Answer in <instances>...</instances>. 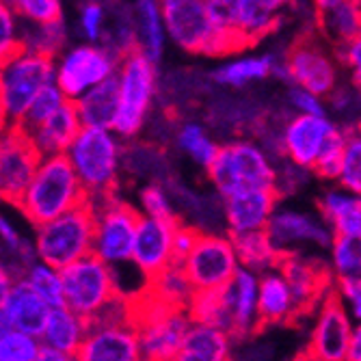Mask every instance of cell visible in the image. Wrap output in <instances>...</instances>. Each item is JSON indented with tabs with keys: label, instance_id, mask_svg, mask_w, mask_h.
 Here are the masks:
<instances>
[{
	"label": "cell",
	"instance_id": "cell-1",
	"mask_svg": "<svg viewBox=\"0 0 361 361\" xmlns=\"http://www.w3.org/2000/svg\"><path fill=\"white\" fill-rule=\"evenodd\" d=\"M85 202H89V195L68 156L61 154L42 158L18 208L32 225L39 227L82 206Z\"/></svg>",
	"mask_w": 361,
	"mask_h": 361
},
{
	"label": "cell",
	"instance_id": "cell-2",
	"mask_svg": "<svg viewBox=\"0 0 361 361\" xmlns=\"http://www.w3.org/2000/svg\"><path fill=\"white\" fill-rule=\"evenodd\" d=\"M65 156L87 190L89 202L97 204L117 195L115 190L123 169V145L113 130L82 128Z\"/></svg>",
	"mask_w": 361,
	"mask_h": 361
},
{
	"label": "cell",
	"instance_id": "cell-3",
	"mask_svg": "<svg viewBox=\"0 0 361 361\" xmlns=\"http://www.w3.org/2000/svg\"><path fill=\"white\" fill-rule=\"evenodd\" d=\"M206 171L221 200L240 190L277 188V169L269 152L247 139H236L221 145L216 158Z\"/></svg>",
	"mask_w": 361,
	"mask_h": 361
},
{
	"label": "cell",
	"instance_id": "cell-4",
	"mask_svg": "<svg viewBox=\"0 0 361 361\" xmlns=\"http://www.w3.org/2000/svg\"><path fill=\"white\" fill-rule=\"evenodd\" d=\"M160 13L167 37L184 52L225 56L245 48L234 35L214 26L204 0H165L160 3Z\"/></svg>",
	"mask_w": 361,
	"mask_h": 361
},
{
	"label": "cell",
	"instance_id": "cell-5",
	"mask_svg": "<svg viewBox=\"0 0 361 361\" xmlns=\"http://www.w3.org/2000/svg\"><path fill=\"white\" fill-rule=\"evenodd\" d=\"M95 208L91 202L65 212L63 216L35 227V255L52 269H68L87 255H93Z\"/></svg>",
	"mask_w": 361,
	"mask_h": 361
},
{
	"label": "cell",
	"instance_id": "cell-6",
	"mask_svg": "<svg viewBox=\"0 0 361 361\" xmlns=\"http://www.w3.org/2000/svg\"><path fill=\"white\" fill-rule=\"evenodd\" d=\"M130 318L139 334L145 361H173L192 324L186 310L160 303L145 290L130 299Z\"/></svg>",
	"mask_w": 361,
	"mask_h": 361
},
{
	"label": "cell",
	"instance_id": "cell-7",
	"mask_svg": "<svg viewBox=\"0 0 361 361\" xmlns=\"http://www.w3.org/2000/svg\"><path fill=\"white\" fill-rule=\"evenodd\" d=\"M117 80L119 113L113 126V133L119 141L135 139L147 121L149 109L158 91L156 65L141 50H133L121 59Z\"/></svg>",
	"mask_w": 361,
	"mask_h": 361
},
{
	"label": "cell",
	"instance_id": "cell-8",
	"mask_svg": "<svg viewBox=\"0 0 361 361\" xmlns=\"http://www.w3.org/2000/svg\"><path fill=\"white\" fill-rule=\"evenodd\" d=\"M54 85V59L20 50L0 65V89L11 126H20L37 100V95Z\"/></svg>",
	"mask_w": 361,
	"mask_h": 361
},
{
	"label": "cell",
	"instance_id": "cell-9",
	"mask_svg": "<svg viewBox=\"0 0 361 361\" xmlns=\"http://www.w3.org/2000/svg\"><path fill=\"white\" fill-rule=\"evenodd\" d=\"M121 59L102 44H78L54 59V85L76 102L87 91L117 76Z\"/></svg>",
	"mask_w": 361,
	"mask_h": 361
},
{
	"label": "cell",
	"instance_id": "cell-10",
	"mask_svg": "<svg viewBox=\"0 0 361 361\" xmlns=\"http://www.w3.org/2000/svg\"><path fill=\"white\" fill-rule=\"evenodd\" d=\"M93 204V202H91ZM95 208V238L93 255L100 257L113 271L133 264V249L141 221V212L117 195L104 202L93 204Z\"/></svg>",
	"mask_w": 361,
	"mask_h": 361
},
{
	"label": "cell",
	"instance_id": "cell-11",
	"mask_svg": "<svg viewBox=\"0 0 361 361\" xmlns=\"http://www.w3.org/2000/svg\"><path fill=\"white\" fill-rule=\"evenodd\" d=\"M63 305L91 320L119 297L115 273L95 255H87L76 264L61 271Z\"/></svg>",
	"mask_w": 361,
	"mask_h": 361
},
{
	"label": "cell",
	"instance_id": "cell-12",
	"mask_svg": "<svg viewBox=\"0 0 361 361\" xmlns=\"http://www.w3.org/2000/svg\"><path fill=\"white\" fill-rule=\"evenodd\" d=\"M290 85L318 97L334 95L338 89V59L314 32H303L292 42L283 56Z\"/></svg>",
	"mask_w": 361,
	"mask_h": 361
},
{
	"label": "cell",
	"instance_id": "cell-13",
	"mask_svg": "<svg viewBox=\"0 0 361 361\" xmlns=\"http://www.w3.org/2000/svg\"><path fill=\"white\" fill-rule=\"evenodd\" d=\"M182 269L195 292H206L227 288L240 271V264L232 238L214 232H202Z\"/></svg>",
	"mask_w": 361,
	"mask_h": 361
},
{
	"label": "cell",
	"instance_id": "cell-14",
	"mask_svg": "<svg viewBox=\"0 0 361 361\" xmlns=\"http://www.w3.org/2000/svg\"><path fill=\"white\" fill-rule=\"evenodd\" d=\"M283 7L279 0H208L214 26L234 32L247 48L279 26Z\"/></svg>",
	"mask_w": 361,
	"mask_h": 361
},
{
	"label": "cell",
	"instance_id": "cell-15",
	"mask_svg": "<svg viewBox=\"0 0 361 361\" xmlns=\"http://www.w3.org/2000/svg\"><path fill=\"white\" fill-rule=\"evenodd\" d=\"M277 273L290 286L294 305H297V318L310 316L334 290L331 267L320 257H307L297 251L281 253Z\"/></svg>",
	"mask_w": 361,
	"mask_h": 361
},
{
	"label": "cell",
	"instance_id": "cell-16",
	"mask_svg": "<svg viewBox=\"0 0 361 361\" xmlns=\"http://www.w3.org/2000/svg\"><path fill=\"white\" fill-rule=\"evenodd\" d=\"M353 329L355 326H353L350 314L334 286V290L326 294L324 301L318 307L312 334H310V344L303 353L305 359L307 361H346Z\"/></svg>",
	"mask_w": 361,
	"mask_h": 361
},
{
	"label": "cell",
	"instance_id": "cell-17",
	"mask_svg": "<svg viewBox=\"0 0 361 361\" xmlns=\"http://www.w3.org/2000/svg\"><path fill=\"white\" fill-rule=\"evenodd\" d=\"M42 162L39 152L20 126L0 135V200L18 206Z\"/></svg>",
	"mask_w": 361,
	"mask_h": 361
},
{
	"label": "cell",
	"instance_id": "cell-18",
	"mask_svg": "<svg viewBox=\"0 0 361 361\" xmlns=\"http://www.w3.org/2000/svg\"><path fill=\"white\" fill-rule=\"evenodd\" d=\"M76 361H145L141 340L133 322L95 324L89 322L85 342L76 350Z\"/></svg>",
	"mask_w": 361,
	"mask_h": 361
},
{
	"label": "cell",
	"instance_id": "cell-19",
	"mask_svg": "<svg viewBox=\"0 0 361 361\" xmlns=\"http://www.w3.org/2000/svg\"><path fill=\"white\" fill-rule=\"evenodd\" d=\"M180 223L182 221L141 216L133 249V264L147 281L173 264V236Z\"/></svg>",
	"mask_w": 361,
	"mask_h": 361
},
{
	"label": "cell",
	"instance_id": "cell-20",
	"mask_svg": "<svg viewBox=\"0 0 361 361\" xmlns=\"http://www.w3.org/2000/svg\"><path fill=\"white\" fill-rule=\"evenodd\" d=\"M338 126L326 117L292 115L283 128V156L299 169H314L316 160Z\"/></svg>",
	"mask_w": 361,
	"mask_h": 361
},
{
	"label": "cell",
	"instance_id": "cell-21",
	"mask_svg": "<svg viewBox=\"0 0 361 361\" xmlns=\"http://www.w3.org/2000/svg\"><path fill=\"white\" fill-rule=\"evenodd\" d=\"M277 190H240L223 200V214L229 234L267 232L277 212Z\"/></svg>",
	"mask_w": 361,
	"mask_h": 361
},
{
	"label": "cell",
	"instance_id": "cell-22",
	"mask_svg": "<svg viewBox=\"0 0 361 361\" xmlns=\"http://www.w3.org/2000/svg\"><path fill=\"white\" fill-rule=\"evenodd\" d=\"M267 234L279 253H288L290 247L301 243H310L320 249H331L334 245L331 229L322 219L297 210H277L267 227Z\"/></svg>",
	"mask_w": 361,
	"mask_h": 361
},
{
	"label": "cell",
	"instance_id": "cell-23",
	"mask_svg": "<svg viewBox=\"0 0 361 361\" xmlns=\"http://www.w3.org/2000/svg\"><path fill=\"white\" fill-rule=\"evenodd\" d=\"M50 310L52 307L20 277L7 297L3 310H0V318L7 324V329L39 338L50 316Z\"/></svg>",
	"mask_w": 361,
	"mask_h": 361
},
{
	"label": "cell",
	"instance_id": "cell-24",
	"mask_svg": "<svg viewBox=\"0 0 361 361\" xmlns=\"http://www.w3.org/2000/svg\"><path fill=\"white\" fill-rule=\"evenodd\" d=\"M318 32L336 50H344L361 35V3L348 0H324L314 5Z\"/></svg>",
	"mask_w": 361,
	"mask_h": 361
},
{
	"label": "cell",
	"instance_id": "cell-25",
	"mask_svg": "<svg viewBox=\"0 0 361 361\" xmlns=\"http://www.w3.org/2000/svg\"><path fill=\"white\" fill-rule=\"evenodd\" d=\"M80 130L82 123L78 119L76 106L74 102H68L52 119H48L44 126L30 130L26 135L39 152V156L46 158V156H61L68 152Z\"/></svg>",
	"mask_w": 361,
	"mask_h": 361
},
{
	"label": "cell",
	"instance_id": "cell-26",
	"mask_svg": "<svg viewBox=\"0 0 361 361\" xmlns=\"http://www.w3.org/2000/svg\"><path fill=\"white\" fill-rule=\"evenodd\" d=\"M297 320V305H294L290 286L286 279L273 271L259 277V297H257V324H283Z\"/></svg>",
	"mask_w": 361,
	"mask_h": 361
},
{
	"label": "cell",
	"instance_id": "cell-27",
	"mask_svg": "<svg viewBox=\"0 0 361 361\" xmlns=\"http://www.w3.org/2000/svg\"><path fill=\"white\" fill-rule=\"evenodd\" d=\"M82 128L113 130L119 113V80L117 76L87 91L74 102Z\"/></svg>",
	"mask_w": 361,
	"mask_h": 361
},
{
	"label": "cell",
	"instance_id": "cell-28",
	"mask_svg": "<svg viewBox=\"0 0 361 361\" xmlns=\"http://www.w3.org/2000/svg\"><path fill=\"white\" fill-rule=\"evenodd\" d=\"M318 210L334 236H361V197L331 188L320 197Z\"/></svg>",
	"mask_w": 361,
	"mask_h": 361
},
{
	"label": "cell",
	"instance_id": "cell-29",
	"mask_svg": "<svg viewBox=\"0 0 361 361\" xmlns=\"http://www.w3.org/2000/svg\"><path fill=\"white\" fill-rule=\"evenodd\" d=\"M87 331H89V320L63 305L50 310V316L46 320L39 340L44 348L65 355H76V350L85 342Z\"/></svg>",
	"mask_w": 361,
	"mask_h": 361
},
{
	"label": "cell",
	"instance_id": "cell-30",
	"mask_svg": "<svg viewBox=\"0 0 361 361\" xmlns=\"http://www.w3.org/2000/svg\"><path fill=\"white\" fill-rule=\"evenodd\" d=\"M188 316H190V322L214 326V329H221L232 338L234 334L232 283L221 290L195 292L188 303Z\"/></svg>",
	"mask_w": 361,
	"mask_h": 361
},
{
	"label": "cell",
	"instance_id": "cell-31",
	"mask_svg": "<svg viewBox=\"0 0 361 361\" xmlns=\"http://www.w3.org/2000/svg\"><path fill=\"white\" fill-rule=\"evenodd\" d=\"M232 338L208 324H190L173 361H232Z\"/></svg>",
	"mask_w": 361,
	"mask_h": 361
},
{
	"label": "cell",
	"instance_id": "cell-32",
	"mask_svg": "<svg viewBox=\"0 0 361 361\" xmlns=\"http://www.w3.org/2000/svg\"><path fill=\"white\" fill-rule=\"evenodd\" d=\"M257 297H259V277L240 269L232 281V301H234V334L232 340L240 342L253 336L257 324Z\"/></svg>",
	"mask_w": 361,
	"mask_h": 361
},
{
	"label": "cell",
	"instance_id": "cell-33",
	"mask_svg": "<svg viewBox=\"0 0 361 361\" xmlns=\"http://www.w3.org/2000/svg\"><path fill=\"white\" fill-rule=\"evenodd\" d=\"M236 249L240 269L255 273L257 277L277 271L281 253L271 243L267 232H249V234H229Z\"/></svg>",
	"mask_w": 361,
	"mask_h": 361
},
{
	"label": "cell",
	"instance_id": "cell-34",
	"mask_svg": "<svg viewBox=\"0 0 361 361\" xmlns=\"http://www.w3.org/2000/svg\"><path fill=\"white\" fill-rule=\"evenodd\" d=\"M135 24H137V48L156 65L165 52L167 30L162 22L160 3L141 0L135 5Z\"/></svg>",
	"mask_w": 361,
	"mask_h": 361
},
{
	"label": "cell",
	"instance_id": "cell-35",
	"mask_svg": "<svg viewBox=\"0 0 361 361\" xmlns=\"http://www.w3.org/2000/svg\"><path fill=\"white\" fill-rule=\"evenodd\" d=\"M277 63L275 54H259V56H243L229 63H223L212 72V80L221 87L240 89L249 82L264 80L273 76V68Z\"/></svg>",
	"mask_w": 361,
	"mask_h": 361
},
{
	"label": "cell",
	"instance_id": "cell-36",
	"mask_svg": "<svg viewBox=\"0 0 361 361\" xmlns=\"http://www.w3.org/2000/svg\"><path fill=\"white\" fill-rule=\"evenodd\" d=\"M145 292L160 303L176 307V310H186V312H188V303L195 294L184 269L178 264H171L169 269L158 273L154 279H149L145 286Z\"/></svg>",
	"mask_w": 361,
	"mask_h": 361
},
{
	"label": "cell",
	"instance_id": "cell-37",
	"mask_svg": "<svg viewBox=\"0 0 361 361\" xmlns=\"http://www.w3.org/2000/svg\"><path fill=\"white\" fill-rule=\"evenodd\" d=\"M176 143L186 156H190L204 169L212 165V160L216 158L221 147L208 133V128L200 121H184L176 133Z\"/></svg>",
	"mask_w": 361,
	"mask_h": 361
},
{
	"label": "cell",
	"instance_id": "cell-38",
	"mask_svg": "<svg viewBox=\"0 0 361 361\" xmlns=\"http://www.w3.org/2000/svg\"><path fill=\"white\" fill-rule=\"evenodd\" d=\"M22 26V46L24 50H30L35 54L48 56V59H56L63 48L65 42H68V30H65V22H56V24H24Z\"/></svg>",
	"mask_w": 361,
	"mask_h": 361
},
{
	"label": "cell",
	"instance_id": "cell-39",
	"mask_svg": "<svg viewBox=\"0 0 361 361\" xmlns=\"http://www.w3.org/2000/svg\"><path fill=\"white\" fill-rule=\"evenodd\" d=\"M22 279L35 290L52 310L63 307V277H61L59 269H52V267L44 264V262L35 259L24 271Z\"/></svg>",
	"mask_w": 361,
	"mask_h": 361
},
{
	"label": "cell",
	"instance_id": "cell-40",
	"mask_svg": "<svg viewBox=\"0 0 361 361\" xmlns=\"http://www.w3.org/2000/svg\"><path fill=\"white\" fill-rule=\"evenodd\" d=\"M338 184L342 190L361 197V126H353L346 130V145Z\"/></svg>",
	"mask_w": 361,
	"mask_h": 361
},
{
	"label": "cell",
	"instance_id": "cell-41",
	"mask_svg": "<svg viewBox=\"0 0 361 361\" xmlns=\"http://www.w3.org/2000/svg\"><path fill=\"white\" fill-rule=\"evenodd\" d=\"M331 267L338 279L361 277V236H334Z\"/></svg>",
	"mask_w": 361,
	"mask_h": 361
},
{
	"label": "cell",
	"instance_id": "cell-42",
	"mask_svg": "<svg viewBox=\"0 0 361 361\" xmlns=\"http://www.w3.org/2000/svg\"><path fill=\"white\" fill-rule=\"evenodd\" d=\"M70 100L65 97L56 85H50L46 87L39 95H37V100L32 102V106L28 109L24 121L20 123V128L24 130V133H30V130H35L39 126H44L48 119H52L65 104H68Z\"/></svg>",
	"mask_w": 361,
	"mask_h": 361
},
{
	"label": "cell",
	"instance_id": "cell-43",
	"mask_svg": "<svg viewBox=\"0 0 361 361\" xmlns=\"http://www.w3.org/2000/svg\"><path fill=\"white\" fill-rule=\"evenodd\" d=\"M42 350V340L35 336L13 329H7L0 336V361H37Z\"/></svg>",
	"mask_w": 361,
	"mask_h": 361
},
{
	"label": "cell",
	"instance_id": "cell-44",
	"mask_svg": "<svg viewBox=\"0 0 361 361\" xmlns=\"http://www.w3.org/2000/svg\"><path fill=\"white\" fill-rule=\"evenodd\" d=\"M11 7L24 24L44 26L63 22V5L59 0H16Z\"/></svg>",
	"mask_w": 361,
	"mask_h": 361
},
{
	"label": "cell",
	"instance_id": "cell-45",
	"mask_svg": "<svg viewBox=\"0 0 361 361\" xmlns=\"http://www.w3.org/2000/svg\"><path fill=\"white\" fill-rule=\"evenodd\" d=\"M22 46V26L11 3H0V65L16 56Z\"/></svg>",
	"mask_w": 361,
	"mask_h": 361
},
{
	"label": "cell",
	"instance_id": "cell-46",
	"mask_svg": "<svg viewBox=\"0 0 361 361\" xmlns=\"http://www.w3.org/2000/svg\"><path fill=\"white\" fill-rule=\"evenodd\" d=\"M344 145H346V130L336 128L334 135L326 139V143L316 160L314 173L324 180H338L340 167H342V156H344Z\"/></svg>",
	"mask_w": 361,
	"mask_h": 361
},
{
	"label": "cell",
	"instance_id": "cell-47",
	"mask_svg": "<svg viewBox=\"0 0 361 361\" xmlns=\"http://www.w3.org/2000/svg\"><path fill=\"white\" fill-rule=\"evenodd\" d=\"M141 208H143V216H149V219H160V221H180L178 214H176V206H173V200L169 197L167 188L158 184V182H152L149 186H145L141 190Z\"/></svg>",
	"mask_w": 361,
	"mask_h": 361
},
{
	"label": "cell",
	"instance_id": "cell-48",
	"mask_svg": "<svg viewBox=\"0 0 361 361\" xmlns=\"http://www.w3.org/2000/svg\"><path fill=\"white\" fill-rule=\"evenodd\" d=\"M106 7L100 3H85L78 13V30L87 44H100L106 32Z\"/></svg>",
	"mask_w": 361,
	"mask_h": 361
},
{
	"label": "cell",
	"instance_id": "cell-49",
	"mask_svg": "<svg viewBox=\"0 0 361 361\" xmlns=\"http://www.w3.org/2000/svg\"><path fill=\"white\" fill-rule=\"evenodd\" d=\"M286 97H288L290 109L297 111V115H312V117L326 115L324 104H322V97H318V95L301 89V87H292Z\"/></svg>",
	"mask_w": 361,
	"mask_h": 361
},
{
	"label": "cell",
	"instance_id": "cell-50",
	"mask_svg": "<svg viewBox=\"0 0 361 361\" xmlns=\"http://www.w3.org/2000/svg\"><path fill=\"white\" fill-rule=\"evenodd\" d=\"M202 229L195 227L190 223H180L178 229H176V236H173V264L182 267L186 257L190 255L197 238H200Z\"/></svg>",
	"mask_w": 361,
	"mask_h": 361
},
{
	"label": "cell",
	"instance_id": "cell-51",
	"mask_svg": "<svg viewBox=\"0 0 361 361\" xmlns=\"http://www.w3.org/2000/svg\"><path fill=\"white\" fill-rule=\"evenodd\" d=\"M336 290L340 294L346 310H350L353 318L361 322V277H346L336 281Z\"/></svg>",
	"mask_w": 361,
	"mask_h": 361
},
{
	"label": "cell",
	"instance_id": "cell-52",
	"mask_svg": "<svg viewBox=\"0 0 361 361\" xmlns=\"http://www.w3.org/2000/svg\"><path fill=\"white\" fill-rule=\"evenodd\" d=\"M338 59L348 68L353 85L361 89V35H359L355 42H350V44L338 54Z\"/></svg>",
	"mask_w": 361,
	"mask_h": 361
},
{
	"label": "cell",
	"instance_id": "cell-53",
	"mask_svg": "<svg viewBox=\"0 0 361 361\" xmlns=\"http://www.w3.org/2000/svg\"><path fill=\"white\" fill-rule=\"evenodd\" d=\"M16 281H18V277L13 275V271L5 264L3 259H0V310H3V305H5L7 297L11 294Z\"/></svg>",
	"mask_w": 361,
	"mask_h": 361
},
{
	"label": "cell",
	"instance_id": "cell-54",
	"mask_svg": "<svg viewBox=\"0 0 361 361\" xmlns=\"http://www.w3.org/2000/svg\"><path fill=\"white\" fill-rule=\"evenodd\" d=\"M346 361H361V322L353 329V338H350L348 359Z\"/></svg>",
	"mask_w": 361,
	"mask_h": 361
},
{
	"label": "cell",
	"instance_id": "cell-55",
	"mask_svg": "<svg viewBox=\"0 0 361 361\" xmlns=\"http://www.w3.org/2000/svg\"><path fill=\"white\" fill-rule=\"evenodd\" d=\"M37 361H76L74 355H65V353H56L50 348H44L37 357Z\"/></svg>",
	"mask_w": 361,
	"mask_h": 361
},
{
	"label": "cell",
	"instance_id": "cell-56",
	"mask_svg": "<svg viewBox=\"0 0 361 361\" xmlns=\"http://www.w3.org/2000/svg\"><path fill=\"white\" fill-rule=\"evenodd\" d=\"M9 117H7V109H5V100H3V89H0V135L9 128Z\"/></svg>",
	"mask_w": 361,
	"mask_h": 361
},
{
	"label": "cell",
	"instance_id": "cell-57",
	"mask_svg": "<svg viewBox=\"0 0 361 361\" xmlns=\"http://www.w3.org/2000/svg\"><path fill=\"white\" fill-rule=\"evenodd\" d=\"M5 331H7V324L3 322V318H0V336H3Z\"/></svg>",
	"mask_w": 361,
	"mask_h": 361
},
{
	"label": "cell",
	"instance_id": "cell-58",
	"mask_svg": "<svg viewBox=\"0 0 361 361\" xmlns=\"http://www.w3.org/2000/svg\"><path fill=\"white\" fill-rule=\"evenodd\" d=\"M294 361H303V355H299L297 359H294Z\"/></svg>",
	"mask_w": 361,
	"mask_h": 361
},
{
	"label": "cell",
	"instance_id": "cell-59",
	"mask_svg": "<svg viewBox=\"0 0 361 361\" xmlns=\"http://www.w3.org/2000/svg\"><path fill=\"white\" fill-rule=\"evenodd\" d=\"M303 361H307V359H305V355H303Z\"/></svg>",
	"mask_w": 361,
	"mask_h": 361
}]
</instances>
